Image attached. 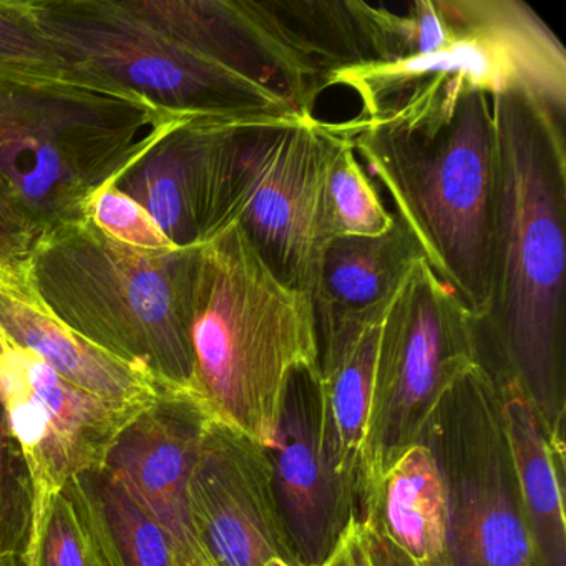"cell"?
<instances>
[{
  "label": "cell",
  "mask_w": 566,
  "mask_h": 566,
  "mask_svg": "<svg viewBox=\"0 0 566 566\" xmlns=\"http://www.w3.org/2000/svg\"><path fill=\"white\" fill-rule=\"evenodd\" d=\"M396 205L394 217L476 324L492 301L496 147L492 94L439 74L337 124Z\"/></svg>",
  "instance_id": "obj_1"
},
{
  "label": "cell",
  "mask_w": 566,
  "mask_h": 566,
  "mask_svg": "<svg viewBox=\"0 0 566 566\" xmlns=\"http://www.w3.org/2000/svg\"><path fill=\"white\" fill-rule=\"evenodd\" d=\"M499 178L489 326L503 373L565 446V117L522 85L492 95Z\"/></svg>",
  "instance_id": "obj_2"
},
{
  "label": "cell",
  "mask_w": 566,
  "mask_h": 566,
  "mask_svg": "<svg viewBox=\"0 0 566 566\" xmlns=\"http://www.w3.org/2000/svg\"><path fill=\"white\" fill-rule=\"evenodd\" d=\"M190 117L77 69L0 71V185L39 237L82 223L102 188Z\"/></svg>",
  "instance_id": "obj_3"
},
{
  "label": "cell",
  "mask_w": 566,
  "mask_h": 566,
  "mask_svg": "<svg viewBox=\"0 0 566 566\" xmlns=\"http://www.w3.org/2000/svg\"><path fill=\"white\" fill-rule=\"evenodd\" d=\"M190 339V394L208 419L270 449L291 376L317 366L316 321L234 224L200 247Z\"/></svg>",
  "instance_id": "obj_4"
},
{
  "label": "cell",
  "mask_w": 566,
  "mask_h": 566,
  "mask_svg": "<svg viewBox=\"0 0 566 566\" xmlns=\"http://www.w3.org/2000/svg\"><path fill=\"white\" fill-rule=\"evenodd\" d=\"M198 253L135 250L87 220L42 234L29 276L49 310L85 339L164 389L190 392Z\"/></svg>",
  "instance_id": "obj_5"
},
{
  "label": "cell",
  "mask_w": 566,
  "mask_h": 566,
  "mask_svg": "<svg viewBox=\"0 0 566 566\" xmlns=\"http://www.w3.org/2000/svg\"><path fill=\"white\" fill-rule=\"evenodd\" d=\"M340 140L337 124L314 115L221 120L208 240L234 224L281 283L311 300L327 244L324 181Z\"/></svg>",
  "instance_id": "obj_6"
},
{
  "label": "cell",
  "mask_w": 566,
  "mask_h": 566,
  "mask_svg": "<svg viewBox=\"0 0 566 566\" xmlns=\"http://www.w3.org/2000/svg\"><path fill=\"white\" fill-rule=\"evenodd\" d=\"M69 67L193 117L297 114L273 92L188 51L124 0H31Z\"/></svg>",
  "instance_id": "obj_7"
},
{
  "label": "cell",
  "mask_w": 566,
  "mask_h": 566,
  "mask_svg": "<svg viewBox=\"0 0 566 566\" xmlns=\"http://www.w3.org/2000/svg\"><path fill=\"white\" fill-rule=\"evenodd\" d=\"M480 363L472 314L420 258L390 301L380 326L360 522L380 476L410 447L422 442L440 400Z\"/></svg>",
  "instance_id": "obj_8"
},
{
  "label": "cell",
  "mask_w": 566,
  "mask_h": 566,
  "mask_svg": "<svg viewBox=\"0 0 566 566\" xmlns=\"http://www.w3.org/2000/svg\"><path fill=\"white\" fill-rule=\"evenodd\" d=\"M449 492L453 566H536L503 427L496 376L463 374L423 437Z\"/></svg>",
  "instance_id": "obj_9"
},
{
  "label": "cell",
  "mask_w": 566,
  "mask_h": 566,
  "mask_svg": "<svg viewBox=\"0 0 566 566\" xmlns=\"http://www.w3.org/2000/svg\"><path fill=\"white\" fill-rule=\"evenodd\" d=\"M437 6L449 32L440 51L333 72L324 88H350L369 108L433 75H465L492 95L522 85L565 117V49L530 6L520 0H437Z\"/></svg>",
  "instance_id": "obj_10"
},
{
  "label": "cell",
  "mask_w": 566,
  "mask_h": 566,
  "mask_svg": "<svg viewBox=\"0 0 566 566\" xmlns=\"http://www.w3.org/2000/svg\"><path fill=\"white\" fill-rule=\"evenodd\" d=\"M144 407L74 386L0 331V409L31 469L35 522L69 482L102 465L115 437Z\"/></svg>",
  "instance_id": "obj_11"
},
{
  "label": "cell",
  "mask_w": 566,
  "mask_h": 566,
  "mask_svg": "<svg viewBox=\"0 0 566 566\" xmlns=\"http://www.w3.org/2000/svg\"><path fill=\"white\" fill-rule=\"evenodd\" d=\"M188 513L217 566H303L277 503L268 449L211 420L188 483Z\"/></svg>",
  "instance_id": "obj_12"
},
{
  "label": "cell",
  "mask_w": 566,
  "mask_h": 566,
  "mask_svg": "<svg viewBox=\"0 0 566 566\" xmlns=\"http://www.w3.org/2000/svg\"><path fill=\"white\" fill-rule=\"evenodd\" d=\"M188 51L261 85L297 114L313 115L324 81L256 0H124Z\"/></svg>",
  "instance_id": "obj_13"
},
{
  "label": "cell",
  "mask_w": 566,
  "mask_h": 566,
  "mask_svg": "<svg viewBox=\"0 0 566 566\" xmlns=\"http://www.w3.org/2000/svg\"><path fill=\"white\" fill-rule=\"evenodd\" d=\"M274 492L303 566H323L353 520L356 493L334 472L324 439L319 364L294 370L268 449Z\"/></svg>",
  "instance_id": "obj_14"
},
{
  "label": "cell",
  "mask_w": 566,
  "mask_h": 566,
  "mask_svg": "<svg viewBox=\"0 0 566 566\" xmlns=\"http://www.w3.org/2000/svg\"><path fill=\"white\" fill-rule=\"evenodd\" d=\"M208 419L188 390H158L108 447L102 462L174 542L177 556L201 548L188 513V483Z\"/></svg>",
  "instance_id": "obj_15"
},
{
  "label": "cell",
  "mask_w": 566,
  "mask_h": 566,
  "mask_svg": "<svg viewBox=\"0 0 566 566\" xmlns=\"http://www.w3.org/2000/svg\"><path fill=\"white\" fill-rule=\"evenodd\" d=\"M0 331L74 386L124 406L144 407L161 389L59 319L22 268H0Z\"/></svg>",
  "instance_id": "obj_16"
},
{
  "label": "cell",
  "mask_w": 566,
  "mask_h": 566,
  "mask_svg": "<svg viewBox=\"0 0 566 566\" xmlns=\"http://www.w3.org/2000/svg\"><path fill=\"white\" fill-rule=\"evenodd\" d=\"M223 118L190 117L114 184L157 221L178 250L207 243L213 144Z\"/></svg>",
  "instance_id": "obj_17"
},
{
  "label": "cell",
  "mask_w": 566,
  "mask_h": 566,
  "mask_svg": "<svg viewBox=\"0 0 566 566\" xmlns=\"http://www.w3.org/2000/svg\"><path fill=\"white\" fill-rule=\"evenodd\" d=\"M380 319L317 333L324 439L334 472L353 489L359 520L366 503V455Z\"/></svg>",
  "instance_id": "obj_18"
},
{
  "label": "cell",
  "mask_w": 566,
  "mask_h": 566,
  "mask_svg": "<svg viewBox=\"0 0 566 566\" xmlns=\"http://www.w3.org/2000/svg\"><path fill=\"white\" fill-rule=\"evenodd\" d=\"M422 258L399 220L379 237L334 238L321 254L311 294L316 334L343 324L380 319L410 268Z\"/></svg>",
  "instance_id": "obj_19"
},
{
  "label": "cell",
  "mask_w": 566,
  "mask_h": 566,
  "mask_svg": "<svg viewBox=\"0 0 566 566\" xmlns=\"http://www.w3.org/2000/svg\"><path fill=\"white\" fill-rule=\"evenodd\" d=\"M516 490L536 566H566L565 446L552 440L513 377H496Z\"/></svg>",
  "instance_id": "obj_20"
},
{
  "label": "cell",
  "mask_w": 566,
  "mask_h": 566,
  "mask_svg": "<svg viewBox=\"0 0 566 566\" xmlns=\"http://www.w3.org/2000/svg\"><path fill=\"white\" fill-rule=\"evenodd\" d=\"M363 522H373L412 566H453L449 492L426 440L380 476Z\"/></svg>",
  "instance_id": "obj_21"
},
{
  "label": "cell",
  "mask_w": 566,
  "mask_h": 566,
  "mask_svg": "<svg viewBox=\"0 0 566 566\" xmlns=\"http://www.w3.org/2000/svg\"><path fill=\"white\" fill-rule=\"evenodd\" d=\"M29 566H125L111 528L81 476L45 506L34 526Z\"/></svg>",
  "instance_id": "obj_22"
},
{
  "label": "cell",
  "mask_w": 566,
  "mask_h": 566,
  "mask_svg": "<svg viewBox=\"0 0 566 566\" xmlns=\"http://www.w3.org/2000/svg\"><path fill=\"white\" fill-rule=\"evenodd\" d=\"M394 220L396 217L380 200L379 188L343 135L324 181L323 224L327 243L340 237H379L392 228Z\"/></svg>",
  "instance_id": "obj_23"
},
{
  "label": "cell",
  "mask_w": 566,
  "mask_h": 566,
  "mask_svg": "<svg viewBox=\"0 0 566 566\" xmlns=\"http://www.w3.org/2000/svg\"><path fill=\"white\" fill-rule=\"evenodd\" d=\"M81 479L97 502L125 566H177V549L168 533L114 476L98 467Z\"/></svg>",
  "instance_id": "obj_24"
},
{
  "label": "cell",
  "mask_w": 566,
  "mask_h": 566,
  "mask_svg": "<svg viewBox=\"0 0 566 566\" xmlns=\"http://www.w3.org/2000/svg\"><path fill=\"white\" fill-rule=\"evenodd\" d=\"M34 523L35 489L31 469L0 409V559L28 558Z\"/></svg>",
  "instance_id": "obj_25"
},
{
  "label": "cell",
  "mask_w": 566,
  "mask_h": 566,
  "mask_svg": "<svg viewBox=\"0 0 566 566\" xmlns=\"http://www.w3.org/2000/svg\"><path fill=\"white\" fill-rule=\"evenodd\" d=\"M67 67L59 49L39 28L31 0H0V71L55 72Z\"/></svg>",
  "instance_id": "obj_26"
},
{
  "label": "cell",
  "mask_w": 566,
  "mask_h": 566,
  "mask_svg": "<svg viewBox=\"0 0 566 566\" xmlns=\"http://www.w3.org/2000/svg\"><path fill=\"white\" fill-rule=\"evenodd\" d=\"M87 217L105 237L125 247L142 251L178 250L151 214L115 185L102 188L92 198Z\"/></svg>",
  "instance_id": "obj_27"
},
{
  "label": "cell",
  "mask_w": 566,
  "mask_h": 566,
  "mask_svg": "<svg viewBox=\"0 0 566 566\" xmlns=\"http://www.w3.org/2000/svg\"><path fill=\"white\" fill-rule=\"evenodd\" d=\"M39 238L0 185V268L25 266Z\"/></svg>",
  "instance_id": "obj_28"
},
{
  "label": "cell",
  "mask_w": 566,
  "mask_h": 566,
  "mask_svg": "<svg viewBox=\"0 0 566 566\" xmlns=\"http://www.w3.org/2000/svg\"><path fill=\"white\" fill-rule=\"evenodd\" d=\"M323 566H374L363 522L353 520Z\"/></svg>",
  "instance_id": "obj_29"
},
{
  "label": "cell",
  "mask_w": 566,
  "mask_h": 566,
  "mask_svg": "<svg viewBox=\"0 0 566 566\" xmlns=\"http://www.w3.org/2000/svg\"><path fill=\"white\" fill-rule=\"evenodd\" d=\"M374 566H412L403 553L373 522H363Z\"/></svg>",
  "instance_id": "obj_30"
},
{
  "label": "cell",
  "mask_w": 566,
  "mask_h": 566,
  "mask_svg": "<svg viewBox=\"0 0 566 566\" xmlns=\"http://www.w3.org/2000/svg\"><path fill=\"white\" fill-rule=\"evenodd\" d=\"M177 566H217L213 563V559L208 556V553L205 552L203 546H201L198 552L191 553V555L177 556Z\"/></svg>",
  "instance_id": "obj_31"
},
{
  "label": "cell",
  "mask_w": 566,
  "mask_h": 566,
  "mask_svg": "<svg viewBox=\"0 0 566 566\" xmlns=\"http://www.w3.org/2000/svg\"><path fill=\"white\" fill-rule=\"evenodd\" d=\"M0 566H29V563L22 556H9V558L0 559Z\"/></svg>",
  "instance_id": "obj_32"
}]
</instances>
